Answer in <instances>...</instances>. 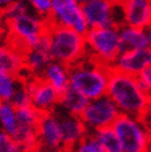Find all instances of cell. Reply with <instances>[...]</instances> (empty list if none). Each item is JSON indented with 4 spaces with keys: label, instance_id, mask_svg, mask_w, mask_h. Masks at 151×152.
Listing matches in <instances>:
<instances>
[{
    "label": "cell",
    "instance_id": "37",
    "mask_svg": "<svg viewBox=\"0 0 151 152\" xmlns=\"http://www.w3.org/2000/svg\"><path fill=\"white\" fill-rule=\"evenodd\" d=\"M150 1H151V0H150Z\"/></svg>",
    "mask_w": 151,
    "mask_h": 152
},
{
    "label": "cell",
    "instance_id": "34",
    "mask_svg": "<svg viewBox=\"0 0 151 152\" xmlns=\"http://www.w3.org/2000/svg\"><path fill=\"white\" fill-rule=\"evenodd\" d=\"M147 118H151V94H150V99H149V116Z\"/></svg>",
    "mask_w": 151,
    "mask_h": 152
},
{
    "label": "cell",
    "instance_id": "2",
    "mask_svg": "<svg viewBox=\"0 0 151 152\" xmlns=\"http://www.w3.org/2000/svg\"><path fill=\"white\" fill-rule=\"evenodd\" d=\"M107 95L118 106L120 114L147 119L150 94L141 86L138 77L111 68Z\"/></svg>",
    "mask_w": 151,
    "mask_h": 152
},
{
    "label": "cell",
    "instance_id": "33",
    "mask_svg": "<svg viewBox=\"0 0 151 152\" xmlns=\"http://www.w3.org/2000/svg\"><path fill=\"white\" fill-rule=\"evenodd\" d=\"M110 3H113L114 5H122L124 3V0H109Z\"/></svg>",
    "mask_w": 151,
    "mask_h": 152
},
{
    "label": "cell",
    "instance_id": "29",
    "mask_svg": "<svg viewBox=\"0 0 151 152\" xmlns=\"http://www.w3.org/2000/svg\"><path fill=\"white\" fill-rule=\"evenodd\" d=\"M16 1H19V0H0V14H3L7 7H10Z\"/></svg>",
    "mask_w": 151,
    "mask_h": 152
},
{
    "label": "cell",
    "instance_id": "36",
    "mask_svg": "<svg viewBox=\"0 0 151 152\" xmlns=\"http://www.w3.org/2000/svg\"><path fill=\"white\" fill-rule=\"evenodd\" d=\"M150 152H151V150H150Z\"/></svg>",
    "mask_w": 151,
    "mask_h": 152
},
{
    "label": "cell",
    "instance_id": "3",
    "mask_svg": "<svg viewBox=\"0 0 151 152\" xmlns=\"http://www.w3.org/2000/svg\"><path fill=\"white\" fill-rule=\"evenodd\" d=\"M111 68L87 56L70 67V88L88 100L107 95Z\"/></svg>",
    "mask_w": 151,
    "mask_h": 152
},
{
    "label": "cell",
    "instance_id": "13",
    "mask_svg": "<svg viewBox=\"0 0 151 152\" xmlns=\"http://www.w3.org/2000/svg\"><path fill=\"white\" fill-rule=\"evenodd\" d=\"M151 66V48L125 51L117 58L113 69L139 77L140 73Z\"/></svg>",
    "mask_w": 151,
    "mask_h": 152
},
{
    "label": "cell",
    "instance_id": "18",
    "mask_svg": "<svg viewBox=\"0 0 151 152\" xmlns=\"http://www.w3.org/2000/svg\"><path fill=\"white\" fill-rule=\"evenodd\" d=\"M119 35H120V48H122V52L144 50L150 47L145 28L122 25L119 27Z\"/></svg>",
    "mask_w": 151,
    "mask_h": 152
},
{
    "label": "cell",
    "instance_id": "20",
    "mask_svg": "<svg viewBox=\"0 0 151 152\" xmlns=\"http://www.w3.org/2000/svg\"><path fill=\"white\" fill-rule=\"evenodd\" d=\"M88 102L89 100L87 98H84L82 94L77 93L76 90L70 88L61 95L58 108H61L66 113L72 114V115L81 116V114L83 113V110H84L86 106L88 105Z\"/></svg>",
    "mask_w": 151,
    "mask_h": 152
},
{
    "label": "cell",
    "instance_id": "17",
    "mask_svg": "<svg viewBox=\"0 0 151 152\" xmlns=\"http://www.w3.org/2000/svg\"><path fill=\"white\" fill-rule=\"evenodd\" d=\"M41 77L50 83L61 95L67 89H70V66L58 61H51V63L42 72Z\"/></svg>",
    "mask_w": 151,
    "mask_h": 152
},
{
    "label": "cell",
    "instance_id": "27",
    "mask_svg": "<svg viewBox=\"0 0 151 152\" xmlns=\"http://www.w3.org/2000/svg\"><path fill=\"white\" fill-rule=\"evenodd\" d=\"M11 103L15 105V108H16V109L31 105V99H30V94H29V90L26 88L25 82L22 83V86L19 88V90L16 92V94H15V96H14V99L11 100Z\"/></svg>",
    "mask_w": 151,
    "mask_h": 152
},
{
    "label": "cell",
    "instance_id": "23",
    "mask_svg": "<svg viewBox=\"0 0 151 152\" xmlns=\"http://www.w3.org/2000/svg\"><path fill=\"white\" fill-rule=\"evenodd\" d=\"M16 114H18L19 127H30V129H37L40 120L43 115V113L37 110L32 105L16 109Z\"/></svg>",
    "mask_w": 151,
    "mask_h": 152
},
{
    "label": "cell",
    "instance_id": "14",
    "mask_svg": "<svg viewBox=\"0 0 151 152\" xmlns=\"http://www.w3.org/2000/svg\"><path fill=\"white\" fill-rule=\"evenodd\" d=\"M124 25L146 28L151 24L150 0H124L120 5Z\"/></svg>",
    "mask_w": 151,
    "mask_h": 152
},
{
    "label": "cell",
    "instance_id": "12",
    "mask_svg": "<svg viewBox=\"0 0 151 152\" xmlns=\"http://www.w3.org/2000/svg\"><path fill=\"white\" fill-rule=\"evenodd\" d=\"M37 134H39L41 148L56 152L62 151L61 127H59L57 116L54 111L45 113L42 115L39 126H37Z\"/></svg>",
    "mask_w": 151,
    "mask_h": 152
},
{
    "label": "cell",
    "instance_id": "8",
    "mask_svg": "<svg viewBox=\"0 0 151 152\" xmlns=\"http://www.w3.org/2000/svg\"><path fill=\"white\" fill-rule=\"evenodd\" d=\"M120 115L118 106L108 95L89 100L86 109L81 114V119L86 124L89 132H94L104 127H110Z\"/></svg>",
    "mask_w": 151,
    "mask_h": 152
},
{
    "label": "cell",
    "instance_id": "16",
    "mask_svg": "<svg viewBox=\"0 0 151 152\" xmlns=\"http://www.w3.org/2000/svg\"><path fill=\"white\" fill-rule=\"evenodd\" d=\"M0 72L18 75L20 78L25 72L24 52L7 41H0Z\"/></svg>",
    "mask_w": 151,
    "mask_h": 152
},
{
    "label": "cell",
    "instance_id": "31",
    "mask_svg": "<svg viewBox=\"0 0 151 152\" xmlns=\"http://www.w3.org/2000/svg\"><path fill=\"white\" fill-rule=\"evenodd\" d=\"M145 31H146V36H147V41H149V46L151 48V24L145 28Z\"/></svg>",
    "mask_w": 151,
    "mask_h": 152
},
{
    "label": "cell",
    "instance_id": "4",
    "mask_svg": "<svg viewBox=\"0 0 151 152\" xmlns=\"http://www.w3.org/2000/svg\"><path fill=\"white\" fill-rule=\"evenodd\" d=\"M46 37L54 61L71 67L88 56L86 35L72 28L48 25Z\"/></svg>",
    "mask_w": 151,
    "mask_h": 152
},
{
    "label": "cell",
    "instance_id": "15",
    "mask_svg": "<svg viewBox=\"0 0 151 152\" xmlns=\"http://www.w3.org/2000/svg\"><path fill=\"white\" fill-rule=\"evenodd\" d=\"M51 61L54 59H52L48 50V42L46 36L37 46L27 48L24 52L25 69L31 75H41L45 68L51 63Z\"/></svg>",
    "mask_w": 151,
    "mask_h": 152
},
{
    "label": "cell",
    "instance_id": "9",
    "mask_svg": "<svg viewBox=\"0 0 151 152\" xmlns=\"http://www.w3.org/2000/svg\"><path fill=\"white\" fill-rule=\"evenodd\" d=\"M82 10L89 28L124 25L120 5L109 0H88L82 5Z\"/></svg>",
    "mask_w": 151,
    "mask_h": 152
},
{
    "label": "cell",
    "instance_id": "5",
    "mask_svg": "<svg viewBox=\"0 0 151 152\" xmlns=\"http://www.w3.org/2000/svg\"><path fill=\"white\" fill-rule=\"evenodd\" d=\"M88 56L109 68H113L122 53L118 26L89 28L86 34Z\"/></svg>",
    "mask_w": 151,
    "mask_h": 152
},
{
    "label": "cell",
    "instance_id": "22",
    "mask_svg": "<svg viewBox=\"0 0 151 152\" xmlns=\"http://www.w3.org/2000/svg\"><path fill=\"white\" fill-rule=\"evenodd\" d=\"M92 134L99 141V143L102 145L105 152H124L122 142H120L117 132L114 131V129L111 126L100 129V130H97Z\"/></svg>",
    "mask_w": 151,
    "mask_h": 152
},
{
    "label": "cell",
    "instance_id": "10",
    "mask_svg": "<svg viewBox=\"0 0 151 152\" xmlns=\"http://www.w3.org/2000/svg\"><path fill=\"white\" fill-rule=\"evenodd\" d=\"M24 82L29 90L31 105L35 106L37 110L45 114L52 113L58 108L61 94L41 75H32Z\"/></svg>",
    "mask_w": 151,
    "mask_h": 152
},
{
    "label": "cell",
    "instance_id": "11",
    "mask_svg": "<svg viewBox=\"0 0 151 152\" xmlns=\"http://www.w3.org/2000/svg\"><path fill=\"white\" fill-rule=\"evenodd\" d=\"M62 134V151L61 152H73L77 143L89 134L86 124L83 123L81 116L72 115L66 113L61 108L55 111Z\"/></svg>",
    "mask_w": 151,
    "mask_h": 152
},
{
    "label": "cell",
    "instance_id": "6",
    "mask_svg": "<svg viewBox=\"0 0 151 152\" xmlns=\"http://www.w3.org/2000/svg\"><path fill=\"white\" fill-rule=\"evenodd\" d=\"M122 142L124 152H150V141L144 119L120 114L111 126Z\"/></svg>",
    "mask_w": 151,
    "mask_h": 152
},
{
    "label": "cell",
    "instance_id": "19",
    "mask_svg": "<svg viewBox=\"0 0 151 152\" xmlns=\"http://www.w3.org/2000/svg\"><path fill=\"white\" fill-rule=\"evenodd\" d=\"M19 130L16 108L11 102H0V131L14 137Z\"/></svg>",
    "mask_w": 151,
    "mask_h": 152
},
{
    "label": "cell",
    "instance_id": "35",
    "mask_svg": "<svg viewBox=\"0 0 151 152\" xmlns=\"http://www.w3.org/2000/svg\"><path fill=\"white\" fill-rule=\"evenodd\" d=\"M74 1H77L78 4L83 5V4H84V3H87V1H88V0H74Z\"/></svg>",
    "mask_w": 151,
    "mask_h": 152
},
{
    "label": "cell",
    "instance_id": "32",
    "mask_svg": "<svg viewBox=\"0 0 151 152\" xmlns=\"http://www.w3.org/2000/svg\"><path fill=\"white\" fill-rule=\"evenodd\" d=\"M4 34V24H3V19H1V14H0V37Z\"/></svg>",
    "mask_w": 151,
    "mask_h": 152
},
{
    "label": "cell",
    "instance_id": "7",
    "mask_svg": "<svg viewBox=\"0 0 151 152\" xmlns=\"http://www.w3.org/2000/svg\"><path fill=\"white\" fill-rule=\"evenodd\" d=\"M47 21L48 25L68 27L82 35L89 31L82 5L74 0H51V12Z\"/></svg>",
    "mask_w": 151,
    "mask_h": 152
},
{
    "label": "cell",
    "instance_id": "30",
    "mask_svg": "<svg viewBox=\"0 0 151 152\" xmlns=\"http://www.w3.org/2000/svg\"><path fill=\"white\" fill-rule=\"evenodd\" d=\"M146 123V131H147V136H149V141H150V147H151V118H147L145 120ZM151 150V148H150Z\"/></svg>",
    "mask_w": 151,
    "mask_h": 152
},
{
    "label": "cell",
    "instance_id": "1",
    "mask_svg": "<svg viewBox=\"0 0 151 152\" xmlns=\"http://www.w3.org/2000/svg\"><path fill=\"white\" fill-rule=\"evenodd\" d=\"M6 41L22 52L37 46L47 34L48 21L19 0L1 14Z\"/></svg>",
    "mask_w": 151,
    "mask_h": 152
},
{
    "label": "cell",
    "instance_id": "28",
    "mask_svg": "<svg viewBox=\"0 0 151 152\" xmlns=\"http://www.w3.org/2000/svg\"><path fill=\"white\" fill-rule=\"evenodd\" d=\"M138 78L141 83V86L144 87V89L149 94H151V66L142 71Z\"/></svg>",
    "mask_w": 151,
    "mask_h": 152
},
{
    "label": "cell",
    "instance_id": "24",
    "mask_svg": "<svg viewBox=\"0 0 151 152\" xmlns=\"http://www.w3.org/2000/svg\"><path fill=\"white\" fill-rule=\"evenodd\" d=\"M73 152H105V151L99 143V141L95 139V136L92 132H89L77 143Z\"/></svg>",
    "mask_w": 151,
    "mask_h": 152
},
{
    "label": "cell",
    "instance_id": "21",
    "mask_svg": "<svg viewBox=\"0 0 151 152\" xmlns=\"http://www.w3.org/2000/svg\"><path fill=\"white\" fill-rule=\"evenodd\" d=\"M22 83L18 75L0 72V102H11Z\"/></svg>",
    "mask_w": 151,
    "mask_h": 152
},
{
    "label": "cell",
    "instance_id": "26",
    "mask_svg": "<svg viewBox=\"0 0 151 152\" xmlns=\"http://www.w3.org/2000/svg\"><path fill=\"white\" fill-rule=\"evenodd\" d=\"M31 9L40 16L47 19L51 12V0H25Z\"/></svg>",
    "mask_w": 151,
    "mask_h": 152
},
{
    "label": "cell",
    "instance_id": "25",
    "mask_svg": "<svg viewBox=\"0 0 151 152\" xmlns=\"http://www.w3.org/2000/svg\"><path fill=\"white\" fill-rule=\"evenodd\" d=\"M0 152H24L20 143L3 131H0Z\"/></svg>",
    "mask_w": 151,
    "mask_h": 152
}]
</instances>
